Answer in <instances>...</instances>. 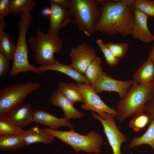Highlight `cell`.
Segmentation results:
<instances>
[{
  "mask_svg": "<svg viewBox=\"0 0 154 154\" xmlns=\"http://www.w3.org/2000/svg\"><path fill=\"white\" fill-rule=\"evenodd\" d=\"M98 1L101 15L95 31L111 37L117 34L122 37L131 35L134 13L131 0Z\"/></svg>",
  "mask_w": 154,
  "mask_h": 154,
  "instance_id": "cell-1",
  "label": "cell"
},
{
  "mask_svg": "<svg viewBox=\"0 0 154 154\" xmlns=\"http://www.w3.org/2000/svg\"><path fill=\"white\" fill-rule=\"evenodd\" d=\"M154 96V80L144 85H139L133 81L125 97L117 104L118 121L122 122L129 117L144 112L146 103Z\"/></svg>",
  "mask_w": 154,
  "mask_h": 154,
  "instance_id": "cell-2",
  "label": "cell"
},
{
  "mask_svg": "<svg viewBox=\"0 0 154 154\" xmlns=\"http://www.w3.org/2000/svg\"><path fill=\"white\" fill-rule=\"evenodd\" d=\"M98 0H70L68 7L73 21L78 30L90 37L95 31L96 25L101 13Z\"/></svg>",
  "mask_w": 154,
  "mask_h": 154,
  "instance_id": "cell-3",
  "label": "cell"
},
{
  "mask_svg": "<svg viewBox=\"0 0 154 154\" xmlns=\"http://www.w3.org/2000/svg\"><path fill=\"white\" fill-rule=\"evenodd\" d=\"M43 129L55 137L70 146L77 154L80 151L95 154L101 152L103 139L96 131H92L87 135H83L76 132L73 129L69 131H60L47 127Z\"/></svg>",
  "mask_w": 154,
  "mask_h": 154,
  "instance_id": "cell-4",
  "label": "cell"
},
{
  "mask_svg": "<svg viewBox=\"0 0 154 154\" xmlns=\"http://www.w3.org/2000/svg\"><path fill=\"white\" fill-rule=\"evenodd\" d=\"M21 17L17 24L19 35L16 45V50L11 70L9 73L14 76L21 72L29 71L35 72L36 67L30 64L28 61V50L26 35L31 27L33 18L30 12L20 14Z\"/></svg>",
  "mask_w": 154,
  "mask_h": 154,
  "instance_id": "cell-5",
  "label": "cell"
},
{
  "mask_svg": "<svg viewBox=\"0 0 154 154\" xmlns=\"http://www.w3.org/2000/svg\"><path fill=\"white\" fill-rule=\"evenodd\" d=\"M28 42L33 52L36 63L41 66L54 64L56 60L55 53H59L62 50V42L58 36H53L45 34L39 27L36 36L31 37Z\"/></svg>",
  "mask_w": 154,
  "mask_h": 154,
  "instance_id": "cell-6",
  "label": "cell"
},
{
  "mask_svg": "<svg viewBox=\"0 0 154 154\" xmlns=\"http://www.w3.org/2000/svg\"><path fill=\"white\" fill-rule=\"evenodd\" d=\"M37 82H22L8 86L0 91V117L6 116L9 112L21 105L29 94L39 89Z\"/></svg>",
  "mask_w": 154,
  "mask_h": 154,
  "instance_id": "cell-7",
  "label": "cell"
},
{
  "mask_svg": "<svg viewBox=\"0 0 154 154\" xmlns=\"http://www.w3.org/2000/svg\"><path fill=\"white\" fill-rule=\"evenodd\" d=\"M76 87L84 100L83 103L81 105L82 109L95 112L103 119L106 118L108 114L117 117L116 110L105 104L90 84L76 83Z\"/></svg>",
  "mask_w": 154,
  "mask_h": 154,
  "instance_id": "cell-8",
  "label": "cell"
},
{
  "mask_svg": "<svg viewBox=\"0 0 154 154\" xmlns=\"http://www.w3.org/2000/svg\"><path fill=\"white\" fill-rule=\"evenodd\" d=\"M92 116L99 120L102 123L113 154H124L121 152V147L122 143L127 142V138L125 134L119 130L117 126L113 116L107 114L106 118H101L95 112H92Z\"/></svg>",
  "mask_w": 154,
  "mask_h": 154,
  "instance_id": "cell-9",
  "label": "cell"
},
{
  "mask_svg": "<svg viewBox=\"0 0 154 154\" xmlns=\"http://www.w3.org/2000/svg\"><path fill=\"white\" fill-rule=\"evenodd\" d=\"M69 55L72 68L82 75L96 57L94 49L86 42L78 44L76 48H72Z\"/></svg>",
  "mask_w": 154,
  "mask_h": 154,
  "instance_id": "cell-10",
  "label": "cell"
},
{
  "mask_svg": "<svg viewBox=\"0 0 154 154\" xmlns=\"http://www.w3.org/2000/svg\"><path fill=\"white\" fill-rule=\"evenodd\" d=\"M133 83V80H120L115 79L104 72L94 84L90 85L97 93L103 91L115 92L118 94L121 99H123Z\"/></svg>",
  "mask_w": 154,
  "mask_h": 154,
  "instance_id": "cell-11",
  "label": "cell"
},
{
  "mask_svg": "<svg viewBox=\"0 0 154 154\" xmlns=\"http://www.w3.org/2000/svg\"><path fill=\"white\" fill-rule=\"evenodd\" d=\"M49 1L52 13L49 17L50 23L47 34L52 36H57L59 29L70 23L71 17L67 9L61 6L51 0Z\"/></svg>",
  "mask_w": 154,
  "mask_h": 154,
  "instance_id": "cell-12",
  "label": "cell"
},
{
  "mask_svg": "<svg viewBox=\"0 0 154 154\" xmlns=\"http://www.w3.org/2000/svg\"><path fill=\"white\" fill-rule=\"evenodd\" d=\"M133 10L134 19L131 35L132 38L146 43L153 42L154 35L150 32L147 26L149 17L137 9Z\"/></svg>",
  "mask_w": 154,
  "mask_h": 154,
  "instance_id": "cell-13",
  "label": "cell"
},
{
  "mask_svg": "<svg viewBox=\"0 0 154 154\" xmlns=\"http://www.w3.org/2000/svg\"><path fill=\"white\" fill-rule=\"evenodd\" d=\"M34 122L47 126L49 128L57 130L62 126L73 129L72 124L64 117L58 118L42 110H33Z\"/></svg>",
  "mask_w": 154,
  "mask_h": 154,
  "instance_id": "cell-14",
  "label": "cell"
},
{
  "mask_svg": "<svg viewBox=\"0 0 154 154\" xmlns=\"http://www.w3.org/2000/svg\"><path fill=\"white\" fill-rule=\"evenodd\" d=\"M33 110L30 104L25 103L10 111L6 116L15 125L22 129L34 122Z\"/></svg>",
  "mask_w": 154,
  "mask_h": 154,
  "instance_id": "cell-15",
  "label": "cell"
},
{
  "mask_svg": "<svg viewBox=\"0 0 154 154\" xmlns=\"http://www.w3.org/2000/svg\"><path fill=\"white\" fill-rule=\"evenodd\" d=\"M49 101L54 105L61 108L64 113V117L67 120L81 118L84 116V114L78 111L74 106L73 104L58 89L52 94Z\"/></svg>",
  "mask_w": 154,
  "mask_h": 154,
  "instance_id": "cell-16",
  "label": "cell"
},
{
  "mask_svg": "<svg viewBox=\"0 0 154 154\" xmlns=\"http://www.w3.org/2000/svg\"><path fill=\"white\" fill-rule=\"evenodd\" d=\"M40 73H43L48 70L58 71L67 75L74 80L77 83H85L90 84V82L85 76L76 71L71 65H65L56 60L53 64L50 66H41L37 67Z\"/></svg>",
  "mask_w": 154,
  "mask_h": 154,
  "instance_id": "cell-17",
  "label": "cell"
},
{
  "mask_svg": "<svg viewBox=\"0 0 154 154\" xmlns=\"http://www.w3.org/2000/svg\"><path fill=\"white\" fill-rule=\"evenodd\" d=\"M23 135L27 146L37 142L51 144L53 142L55 138L37 125L25 130Z\"/></svg>",
  "mask_w": 154,
  "mask_h": 154,
  "instance_id": "cell-18",
  "label": "cell"
},
{
  "mask_svg": "<svg viewBox=\"0 0 154 154\" xmlns=\"http://www.w3.org/2000/svg\"><path fill=\"white\" fill-rule=\"evenodd\" d=\"M133 80L138 84L144 85L154 80V63L149 58L135 72Z\"/></svg>",
  "mask_w": 154,
  "mask_h": 154,
  "instance_id": "cell-19",
  "label": "cell"
},
{
  "mask_svg": "<svg viewBox=\"0 0 154 154\" xmlns=\"http://www.w3.org/2000/svg\"><path fill=\"white\" fill-rule=\"evenodd\" d=\"M26 146L23 135L6 134L0 136V149L13 151Z\"/></svg>",
  "mask_w": 154,
  "mask_h": 154,
  "instance_id": "cell-20",
  "label": "cell"
},
{
  "mask_svg": "<svg viewBox=\"0 0 154 154\" xmlns=\"http://www.w3.org/2000/svg\"><path fill=\"white\" fill-rule=\"evenodd\" d=\"M6 27L0 26V52L4 54L11 60H13L16 45L10 35L4 31Z\"/></svg>",
  "mask_w": 154,
  "mask_h": 154,
  "instance_id": "cell-21",
  "label": "cell"
},
{
  "mask_svg": "<svg viewBox=\"0 0 154 154\" xmlns=\"http://www.w3.org/2000/svg\"><path fill=\"white\" fill-rule=\"evenodd\" d=\"M145 144L150 146L154 151V119L151 121L145 133L141 137H135L133 138L127 147L131 149Z\"/></svg>",
  "mask_w": 154,
  "mask_h": 154,
  "instance_id": "cell-22",
  "label": "cell"
},
{
  "mask_svg": "<svg viewBox=\"0 0 154 154\" xmlns=\"http://www.w3.org/2000/svg\"><path fill=\"white\" fill-rule=\"evenodd\" d=\"M76 83H68L62 81L58 84V89L72 103L81 102L84 103V100L77 90Z\"/></svg>",
  "mask_w": 154,
  "mask_h": 154,
  "instance_id": "cell-23",
  "label": "cell"
},
{
  "mask_svg": "<svg viewBox=\"0 0 154 154\" xmlns=\"http://www.w3.org/2000/svg\"><path fill=\"white\" fill-rule=\"evenodd\" d=\"M102 58L96 56L90 64L85 73V76L90 82V85L94 84L101 76L103 73L101 66Z\"/></svg>",
  "mask_w": 154,
  "mask_h": 154,
  "instance_id": "cell-24",
  "label": "cell"
},
{
  "mask_svg": "<svg viewBox=\"0 0 154 154\" xmlns=\"http://www.w3.org/2000/svg\"><path fill=\"white\" fill-rule=\"evenodd\" d=\"M35 0H11V13L15 15L25 12H30L36 5Z\"/></svg>",
  "mask_w": 154,
  "mask_h": 154,
  "instance_id": "cell-25",
  "label": "cell"
},
{
  "mask_svg": "<svg viewBox=\"0 0 154 154\" xmlns=\"http://www.w3.org/2000/svg\"><path fill=\"white\" fill-rule=\"evenodd\" d=\"M25 130L13 124L6 117H0V136L6 134L23 135Z\"/></svg>",
  "mask_w": 154,
  "mask_h": 154,
  "instance_id": "cell-26",
  "label": "cell"
},
{
  "mask_svg": "<svg viewBox=\"0 0 154 154\" xmlns=\"http://www.w3.org/2000/svg\"><path fill=\"white\" fill-rule=\"evenodd\" d=\"M151 121L149 116L143 112L136 114L129 124V127L135 131H138Z\"/></svg>",
  "mask_w": 154,
  "mask_h": 154,
  "instance_id": "cell-27",
  "label": "cell"
},
{
  "mask_svg": "<svg viewBox=\"0 0 154 154\" xmlns=\"http://www.w3.org/2000/svg\"><path fill=\"white\" fill-rule=\"evenodd\" d=\"M132 7L139 9L149 17H154V0H132Z\"/></svg>",
  "mask_w": 154,
  "mask_h": 154,
  "instance_id": "cell-28",
  "label": "cell"
},
{
  "mask_svg": "<svg viewBox=\"0 0 154 154\" xmlns=\"http://www.w3.org/2000/svg\"><path fill=\"white\" fill-rule=\"evenodd\" d=\"M96 44L102 52L106 60V64L111 67L117 65L120 59L115 57L110 50L102 40L98 39Z\"/></svg>",
  "mask_w": 154,
  "mask_h": 154,
  "instance_id": "cell-29",
  "label": "cell"
},
{
  "mask_svg": "<svg viewBox=\"0 0 154 154\" xmlns=\"http://www.w3.org/2000/svg\"><path fill=\"white\" fill-rule=\"evenodd\" d=\"M105 45L114 55L119 59L125 56L128 49V44L125 42L114 43L108 42L105 44Z\"/></svg>",
  "mask_w": 154,
  "mask_h": 154,
  "instance_id": "cell-30",
  "label": "cell"
},
{
  "mask_svg": "<svg viewBox=\"0 0 154 154\" xmlns=\"http://www.w3.org/2000/svg\"><path fill=\"white\" fill-rule=\"evenodd\" d=\"M10 60L3 53L0 52V77H2L7 73L9 68Z\"/></svg>",
  "mask_w": 154,
  "mask_h": 154,
  "instance_id": "cell-31",
  "label": "cell"
},
{
  "mask_svg": "<svg viewBox=\"0 0 154 154\" xmlns=\"http://www.w3.org/2000/svg\"><path fill=\"white\" fill-rule=\"evenodd\" d=\"M11 0H0V20L4 19V17L11 13Z\"/></svg>",
  "mask_w": 154,
  "mask_h": 154,
  "instance_id": "cell-32",
  "label": "cell"
},
{
  "mask_svg": "<svg viewBox=\"0 0 154 154\" xmlns=\"http://www.w3.org/2000/svg\"><path fill=\"white\" fill-rule=\"evenodd\" d=\"M144 112L149 116L151 121L154 119V96L146 103Z\"/></svg>",
  "mask_w": 154,
  "mask_h": 154,
  "instance_id": "cell-33",
  "label": "cell"
},
{
  "mask_svg": "<svg viewBox=\"0 0 154 154\" xmlns=\"http://www.w3.org/2000/svg\"><path fill=\"white\" fill-rule=\"evenodd\" d=\"M53 2L63 7L68 9L69 0H51Z\"/></svg>",
  "mask_w": 154,
  "mask_h": 154,
  "instance_id": "cell-34",
  "label": "cell"
},
{
  "mask_svg": "<svg viewBox=\"0 0 154 154\" xmlns=\"http://www.w3.org/2000/svg\"><path fill=\"white\" fill-rule=\"evenodd\" d=\"M149 58L154 63V41L152 47L148 53Z\"/></svg>",
  "mask_w": 154,
  "mask_h": 154,
  "instance_id": "cell-35",
  "label": "cell"
},
{
  "mask_svg": "<svg viewBox=\"0 0 154 154\" xmlns=\"http://www.w3.org/2000/svg\"><path fill=\"white\" fill-rule=\"evenodd\" d=\"M52 13V10L50 8H46L44 9L42 12L43 15L44 16H50Z\"/></svg>",
  "mask_w": 154,
  "mask_h": 154,
  "instance_id": "cell-36",
  "label": "cell"
}]
</instances>
